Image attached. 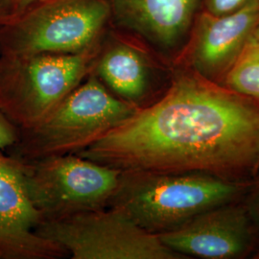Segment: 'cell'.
Here are the masks:
<instances>
[{
	"label": "cell",
	"instance_id": "cell-8",
	"mask_svg": "<svg viewBox=\"0 0 259 259\" xmlns=\"http://www.w3.org/2000/svg\"><path fill=\"white\" fill-rule=\"evenodd\" d=\"M91 73L111 94L140 111L166 93L173 65L142 39L110 26Z\"/></svg>",
	"mask_w": 259,
	"mask_h": 259
},
{
	"label": "cell",
	"instance_id": "cell-4",
	"mask_svg": "<svg viewBox=\"0 0 259 259\" xmlns=\"http://www.w3.org/2000/svg\"><path fill=\"white\" fill-rule=\"evenodd\" d=\"M110 26L107 0H37L0 20V56L80 53Z\"/></svg>",
	"mask_w": 259,
	"mask_h": 259
},
{
	"label": "cell",
	"instance_id": "cell-17",
	"mask_svg": "<svg viewBox=\"0 0 259 259\" xmlns=\"http://www.w3.org/2000/svg\"><path fill=\"white\" fill-rule=\"evenodd\" d=\"M250 40L253 41L255 45H257L259 47V21L256 24V26L254 28V31L250 37Z\"/></svg>",
	"mask_w": 259,
	"mask_h": 259
},
{
	"label": "cell",
	"instance_id": "cell-9",
	"mask_svg": "<svg viewBox=\"0 0 259 259\" xmlns=\"http://www.w3.org/2000/svg\"><path fill=\"white\" fill-rule=\"evenodd\" d=\"M258 21L259 3L224 15L200 10L172 65L188 68L211 82L225 79Z\"/></svg>",
	"mask_w": 259,
	"mask_h": 259
},
{
	"label": "cell",
	"instance_id": "cell-16",
	"mask_svg": "<svg viewBox=\"0 0 259 259\" xmlns=\"http://www.w3.org/2000/svg\"><path fill=\"white\" fill-rule=\"evenodd\" d=\"M37 0H0V8L8 15H13L25 9Z\"/></svg>",
	"mask_w": 259,
	"mask_h": 259
},
{
	"label": "cell",
	"instance_id": "cell-11",
	"mask_svg": "<svg viewBox=\"0 0 259 259\" xmlns=\"http://www.w3.org/2000/svg\"><path fill=\"white\" fill-rule=\"evenodd\" d=\"M111 27L132 34L169 62L180 54L202 0H107Z\"/></svg>",
	"mask_w": 259,
	"mask_h": 259
},
{
	"label": "cell",
	"instance_id": "cell-10",
	"mask_svg": "<svg viewBox=\"0 0 259 259\" xmlns=\"http://www.w3.org/2000/svg\"><path fill=\"white\" fill-rule=\"evenodd\" d=\"M41 221L24 188L21 161L0 152V259L67 257L65 248L37 234Z\"/></svg>",
	"mask_w": 259,
	"mask_h": 259
},
{
	"label": "cell",
	"instance_id": "cell-6",
	"mask_svg": "<svg viewBox=\"0 0 259 259\" xmlns=\"http://www.w3.org/2000/svg\"><path fill=\"white\" fill-rule=\"evenodd\" d=\"M20 161L28 198L42 221L109 207L122 173L76 154Z\"/></svg>",
	"mask_w": 259,
	"mask_h": 259
},
{
	"label": "cell",
	"instance_id": "cell-1",
	"mask_svg": "<svg viewBox=\"0 0 259 259\" xmlns=\"http://www.w3.org/2000/svg\"><path fill=\"white\" fill-rule=\"evenodd\" d=\"M76 155L121 172L239 171L258 161L259 111L231 90L173 65L157 102Z\"/></svg>",
	"mask_w": 259,
	"mask_h": 259
},
{
	"label": "cell",
	"instance_id": "cell-15",
	"mask_svg": "<svg viewBox=\"0 0 259 259\" xmlns=\"http://www.w3.org/2000/svg\"><path fill=\"white\" fill-rule=\"evenodd\" d=\"M19 139V128L0 111V150H8Z\"/></svg>",
	"mask_w": 259,
	"mask_h": 259
},
{
	"label": "cell",
	"instance_id": "cell-2",
	"mask_svg": "<svg viewBox=\"0 0 259 259\" xmlns=\"http://www.w3.org/2000/svg\"><path fill=\"white\" fill-rule=\"evenodd\" d=\"M139 111L111 94L91 73L44 119L19 129L18 141L6 152L24 161L77 154Z\"/></svg>",
	"mask_w": 259,
	"mask_h": 259
},
{
	"label": "cell",
	"instance_id": "cell-12",
	"mask_svg": "<svg viewBox=\"0 0 259 259\" xmlns=\"http://www.w3.org/2000/svg\"><path fill=\"white\" fill-rule=\"evenodd\" d=\"M157 235L165 246L183 256L235 258L244 254L251 245V227L247 213L242 207L227 204Z\"/></svg>",
	"mask_w": 259,
	"mask_h": 259
},
{
	"label": "cell",
	"instance_id": "cell-3",
	"mask_svg": "<svg viewBox=\"0 0 259 259\" xmlns=\"http://www.w3.org/2000/svg\"><path fill=\"white\" fill-rule=\"evenodd\" d=\"M239 185L204 173L122 172L109 207L123 210L147 232L160 234L228 204Z\"/></svg>",
	"mask_w": 259,
	"mask_h": 259
},
{
	"label": "cell",
	"instance_id": "cell-13",
	"mask_svg": "<svg viewBox=\"0 0 259 259\" xmlns=\"http://www.w3.org/2000/svg\"><path fill=\"white\" fill-rule=\"evenodd\" d=\"M224 80L233 93L259 100V47L250 38Z\"/></svg>",
	"mask_w": 259,
	"mask_h": 259
},
{
	"label": "cell",
	"instance_id": "cell-7",
	"mask_svg": "<svg viewBox=\"0 0 259 259\" xmlns=\"http://www.w3.org/2000/svg\"><path fill=\"white\" fill-rule=\"evenodd\" d=\"M37 233L65 248L73 259L185 258L115 207L44 220Z\"/></svg>",
	"mask_w": 259,
	"mask_h": 259
},
{
	"label": "cell",
	"instance_id": "cell-14",
	"mask_svg": "<svg viewBox=\"0 0 259 259\" xmlns=\"http://www.w3.org/2000/svg\"><path fill=\"white\" fill-rule=\"evenodd\" d=\"M254 3H259V0H202L201 10L213 15H224Z\"/></svg>",
	"mask_w": 259,
	"mask_h": 259
},
{
	"label": "cell",
	"instance_id": "cell-18",
	"mask_svg": "<svg viewBox=\"0 0 259 259\" xmlns=\"http://www.w3.org/2000/svg\"><path fill=\"white\" fill-rule=\"evenodd\" d=\"M7 16H8V14H7L4 10L2 9V8H0V20L4 19V18L7 17Z\"/></svg>",
	"mask_w": 259,
	"mask_h": 259
},
{
	"label": "cell",
	"instance_id": "cell-5",
	"mask_svg": "<svg viewBox=\"0 0 259 259\" xmlns=\"http://www.w3.org/2000/svg\"><path fill=\"white\" fill-rule=\"evenodd\" d=\"M101 40L76 54L0 56V111L19 129L35 126L91 74Z\"/></svg>",
	"mask_w": 259,
	"mask_h": 259
}]
</instances>
